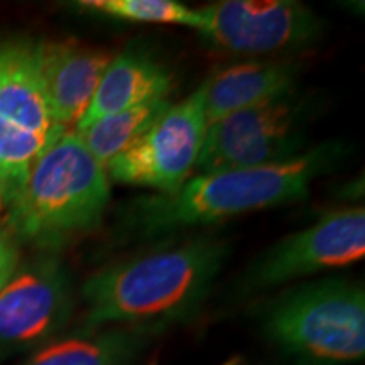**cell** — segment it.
<instances>
[{
	"mask_svg": "<svg viewBox=\"0 0 365 365\" xmlns=\"http://www.w3.org/2000/svg\"><path fill=\"white\" fill-rule=\"evenodd\" d=\"M228 254L225 239L203 234L164 242L100 267L81 287L85 328L145 327L163 331L202 307Z\"/></svg>",
	"mask_w": 365,
	"mask_h": 365,
	"instance_id": "cell-1",
	"label": "cell"
},
{
	"mask_svg": "<svg viewBox=\"0 0 365 365\" xmlns=\"http://www.w3.org/2000/svg\"><path fill=\"white\" fill-rule=\"evenodd\" d=\"M344 143L327 140L282 163L207 173L170 195L143 196L120 210L127 237L150 239L307 198L313 182L344 163Z\"/></svg>",
	"mask_w": 365,
	"mask_h": 365,
	"instance_id": "cell-2",
	"label": "cell"
},
{
	"mask_svg": "<svg viewBox=\"0 0 365 365\" xmlns=\"http://www.w3.org/2000/svg\"><path fill=\"white\" fill-rule=\"evenodd\" d=\"M110 202L107 170L75 130L61 132L36 159L9 200L11 234L41 249H56L93 230Z\"/></svg>",
	"mask_w": 365,
	"mask_h": 365,
	"instance_id": "cell-3",
	"label": "cell"
},
{
	"mask_svg": "<svg viewBox=\"0 0 365 365\" xmlns=\"http://www.w3.org/2000/svg\"><path fill=\"white\" fill-rule=\"evenodd\" d=\"M266 339L294 365H352L365 354V291L328 277L287 289L262 313Z\"/></svg>",
	"mask_w": 365,
	"mask_h": 365,
	"instance_id": "cell-4",
	"label": "cell"
},
{
	"mask_svg": "<svg viewBox=\"0 0 365 365\" xmlns=\"http://www.w3.org/2000/svg\"><path fill=\"white\" fill-rule=\"evenodd\" d=\"M61 132L41 78L38 43L0 41V205L9 203Z\"/></svg>",
	"mask_w": 365,
	"mask_h": 365,
	"instance_id": "cell-5",
	"label": "cell"
},
{
	"mask_svg": "<svg viewBox=\"0 0 365 365\" xmlns=\"http://www.w3.org/2000/svg\"><path fill=\"white\" fill-rule=\"evenodd\" d=\"M318 100L298 88L234 112L207 127L195 170L200 175L282 163L304 153Z\"/></svg>",
	"mask_w": 365,
	"mask_h": 365,
	"instance_id": "cell-6",
	"label": "cell"
},
{
	"mask_svg": "<svg viewBox=\"0 0 365 365\" xmlns=\"http://www.w3.org/2000/svg\"><path fill=\"white\" fill-rule=\"evenodd\" d=\"M205 86L178 103H171L158 120L105 166L108 180L175 193L190 180L207 134Z\"/></svg>",
	"mask_w": 365,
	"mask_h": 365,
	"instance_id": "cell-7",
	"label": "cell"
},
{
	"mask_svg": "<svg viewBox=\"0 0 365 365\" xmlns=\"http://www.w3.org/2000/svg\"><path fill=\"white\" fill-rule=\"evenodd\" d=\"M365 255V210L328 212L307 228L274 242L242 276L245 291L271 289L299 277L346 267Z\"/></svg>",
	"mask_w": 365,
	"mask_h": 365,
	"instance_id": "cell-8",
	"label": "cell"
},
{
	"mask_svg": "<svg viewBox=\"0 0 365 365\" xmlns=\"http://www.w3.org/2000/svg\"><path fill=\"white\" fill-rule=\"evenodd\" d=\"M71 313V279L61 259L46 252L22 264L0 291V357L44 345Z\"/></svg>",
	"mask_w": 365,
	"mask_h": 365,
	"instance_id": "cell-9",
	"label": "cell"
},
{
	"mask_svg": "<svg viewBox=\"0 0 365 365\" xmlns=\"http://www.w3.org/2000/svg\"><path fill=\"white\" fill-rule=\"evenodd\" d=\"M198 33L220 49L269 54L317 43L323 22L294 0H222L198 9Z\"/></svg>",
	"mask_w": 365,
	"mask_h": 365,
	"instance_id": "cell-10",
	"label": "cell"
},
{
	"mask_svg": "<svg viewBox=\"0 0 365 365\" xmlns=\"http://www.w3.org/2000/svg\"><path fill=\"white\" fill-rule=\"evenodd\" d=\"M38 51L41 78L54 120L65 130L76 129L113 54L76 41L38 43Z\"/></svg>",
	"mask_w": 365,
	"mask_h": 365,
	"instance_id": "cell-11",
	"label": "cell"
},
{
	"mask_svg": "<svg viewBox=\"0 0 365 365\" xmlns=\"http://www.w3.org/2000/svg\"><path fill=\"white\" fill-rule=\"evenodd\" d=\"M173 90L175 76L170 68L143 46H127L112 58L76 129L135 105L168 98Z\"/></svg>",
	"mask_w": 365,
	"mask_h": 365,
	"instance_id": "cell-12",
	"label": "cell"
},
{
	"mask_svg": "<svg viewBox=\"0 0 365 365\" xmlns=\"http://www.w3.org/2000/svg\"><path fill=\"white\" fill-rule=\"evenodd\" d=\"M294 63H242L225 68L205 81V113L208 125L230 113L269 102L296 90Z\"/></svg>",
	"mask_w": 365,
	"mask_h": 365,
	"instance_id": "cell-13",
	"label": "cell"
},
{
	"mask_svg": "<svg viewBox=\"0 0 365 365\" xmlns=\"http://www.w3.org/2000/svg\"><path fill=\"white\" fill-rule=\"evenodd\" d=\"M158 331L145 327L85 328L43 346L22 365H134Z\"/></svg>",
	"mask_w": 365,
	"mask_h": 365,
	"instance_id": "cell-14",
	"label": "cell"
},
{
	"mask_svg": "<svg viewBox=\"0 0 365 365\" xmlns=\"http://www.w3.org/2000/svg\"><path fill=\"white\" fill-rule=\"evenodd\" d=\"M171 105L170 98L140 103L125 110L110 113L86 127L76 129L81 143L102 166H107L113 158L125 150L139 139L154 120L166 112Z\"/></svg>",
	"mask_w": 365,
	"mask_h": 365,
	"instance_id": "cell-15",
	"label": "cell"
},
{
	"mask_svg": "<svg viewBox=\"0 0 365 365\" xmlns=\"http://www.w3.org/2000/svg\"><path fill=\"white\" fill-rule=\"evenodd\" d=\"M81 11L98 14L115 21L139 24L185 26L198 29V9H190L176 0H83L76 2Z\"/></svg>",
	"mask_w": 365,
	"mask_h": 365,
	"instance_id": "cell-16",
	"label": "cell"
},
{
	"mask_svg": "<svg viewBox=\"0 0 365 365\" xmlns=\"http://www.w3.org/2000/svg\"><path fill=\"white\" fill-rule=\"evenodd\" d=\"M19 267V249L11 232L0 228V291Z\"/></svg>",
	"mask_w": 365,
	"mask_h": 365,
	"instance_id": "cell-17",
	"label": "cell"
}]
</instances>
